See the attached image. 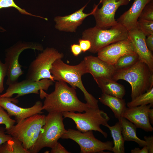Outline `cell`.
<instances>
[{
  "instance_id": "6da1fadb",
  "label": "cell",
  "mask_w": 153,
  "mask_h": 153,
  "mask_svg": "<svg viewBox=\"0 0 153 153\" xmlns=\"http://www.w3.org/2000/svg\"><path fill=\"white\" fill-rule=\"evenodd\" d=\"M75 88L70 87L67 83L57 81L54 91L47 94L43 90H40V98L45 100L42 110L49 112H82L91 107L78 98Z\"/></svg>"
},
{
  "instance_id": "7a4b0ae2",
  "label": "cell",
  "mask_w": 153,
  "mask_h": 153,
  "mask_svg": "<svg viewBox=\"0 0 153 153\" xmlns=\"http://www.w3.org/2000/svg\"><path fill=\"white\" fill-rule=\"evenodd\" d=\"M50 71L54 81H64L76 89L78 88L83 93L87 104L91 107L99 108L98 100L87 92L82 82V76L88 73L84 60L73 65L65 63L62 59H57L53 63Z\"/></svg>"
},
{
  "instance_id": "3957f363",
  "label": "cell",
  "mask_w": 153,
  "mask_h": 153,
  "mask_svg": "<svg viewBox=\"0 0 153 153\" xmlns=\"http://www.w3.org/2000/svg\"><path fill=\"white\" fill-rule=\"evenodd\" d=\"M111 79L116 81L124 80L130 84L131 100L153 87V73L139 60L131 66L115 70Z\"/></svg>"
},
{
  "instance_id": "277c9868",
  "label": "cell",
  "mask_w": 153,
  "mask_h": 153,
  "mask_svg": "<svg viewBox=\"0 0 153 153\" xmlns=\"http://www.w3.org/2000/svg\"><path fill=\"white\" fill-rule=\"evenodd\" d=\"M128 38V30L118 22L108 29H102L95 26L86 29L82 33L81 39L90 41L91 47L88 51L95 54L111 44Z\"/></svg>"
},
{
  "instance_id": "5b68a950",
  "label": "cell",
  "mask_w": 153,
  "mask_h": 153,
  "mask_svg": "<svg viewBox=\"0 0 153 153\" xmlns=\"http://www.w3.org/2000/svg\"><path fill=\"white\" fill-rule=\"evenodd\" d=\"M63 116L62 112H49L46 116L38 137L29 150L30 153H38L44 147L52 148L54 146L66 130Z\"/></svg>"
},
{
  "instance_id": "8992f818",
  "label": "cell",
  "mask_w": 153,
  "mask_h": 153,
  "mask_svg": "<svg viewBox=\"0 0 153 153\" xmlns=\"http://www.w3.org/2000/svg\"><path fill=\"white\" fill-rule=\"evenodd\" d=\"M44 115L36 114L17 122L7 134L20 141L26 150H29L37 139L45 123Z\"/></svg>"
},
{
  "instance_id": "52a82bcc",
  "label": "cell",
  "mask_w": 153,
  "mask_h": 153,
  "mask_svg": "<svg viewBox=\"0 0 153 153\" xmlns=\"http://www.w3.org/2000/svg\"><path fill=\"white\" fill-rule=\"evenodd\" d=\"M83 113L75 112H62L64 118L71 119L75 122L76 128L82 132L89 131H98L106 138L108 135L100 128L101 125L105 126L108 125L110 119L107 113L99 108L90 107Z\"/></svg>"
},
{
  "instance_id": "ba28073f",
  "label": "cell",
  "mask_w": 153,
  "mask_h": 153,
  "mask_svg": "<svg viewBox=\"0 0 153 153\" xmlns=\"http://www.w3.org/2000/svg\"><path fill=\"white\" fill-rule=\"evenodd\" d=\"M63 54L53 48H47L39 54L29 65L26 79L38 81L47 78L55 82L50 70L54 62L57 60L62 59Z\"/></svg>"
},
{
  "instance_id": "9c48e42d",
  "label": "cell",
  "mask_w": 153,
  "mask_h": 153,
  "mask_svg": "<svg viewBox=\"0 0 153 153\" xmlns=\"http://www.w3.org/2000/svg\"><path fill=\"white\" fill-rule=\"evenodd\" d=\"M61 138L70 139L75 141L80 146L81 153H105L104 150H106L112 151V141L103 142L97 139L94 135L93 131L82 132L69 129L66 130Z\"/></svg>"
},
{
  "instance_id": "30bf717a",
  "label": "cell",
  "mask_w": 153,
  "mask_h": 153,
  "mask_svg": "<svg viewBox=\"0 0 153 153\" xmlns=\"http://www.w3.org/2000/svg\"><path fill=\"white\" fill-rule=\"evenodd\" d=\"M29 48L43 50V47L40 45L31 43H19L7 50L5 63L8 68L6 84L8 86L18 82V78L23 74L21 69L22 66L19 62V58L20 54L24 50Z\"/></svg>"
},
{
  "instance_id": "8fae6325",
  "label": "cell",
  "mask_w": 153,
  "mask_h": 153,
  "mask_svg": "<svg viewBox=\"0 0 153 153\" xmlns=\"http://www.w3.org/2000/svg\"><path fill=\"white\" fill-rule=\"evenodd\" d=\"M102 4L98 7L93 15L96 21L95 26L102 29H108L116 25L115 18L117 9L122 6L128 4L131 0H101Z\"/></svg>"
},
{
  "instance_id": "7c38bea8",
  "label": "cell",
  "mask_w": 153,
  "mask_h": 153,
  "mask_svg": "<svg viewBox=\"0 0 153 153\" xmlns=\"http://www.w3.org/2000/svg\"><path fill=\"white\" fill-rule=\"evenodd\" d=\"M51 80L44 78L38 81H33L25 79L20 82H16L9 85L5 93L0 95V97H11L17 94L15 98L30 94H38L41 90L47 91L53 84Z\"/></svg>"
},
{
  "instance_id": "4fadbf2b",
  "label": "cell",
  "mask_w": 153,
  "mask_h": 153,
  "mask_svg": "<svg viewBox=\"0 0 153 153\" xmlns=\"http://www.w3.org/2000/svg\"><path fill=\"white\" fill-rule=\"evenodd\" d=\"M97 53L99 58L112 65H114L120 57L124 55L137 54L128 37L103 48Z\"/></svg>"
},
{
  "instance_id": "5bb4252c",
  "label": "cell",
  "mask_w": 153,
  "mask_h": 153,
  "mask_svg": "<svg viewBox=\"0 0 153 153\" xmlns=\"http://www.w3.org/2000/svg\"><path fill=\"white\" fill-rule=\"evenodd\" d=\"M18 100L14 98L0 97V106L7 111L10 116H14L16 122L36 114H41L43 104L40 101L31 107L23 108L16 105Z\"/></svg>"
},
{
  "instance_id": "9a60e30c",
  "label": "cell",
  "mask_w": 153,
  "mask_h": 153,
  "mask_svg": "<svg viewBox=\"0 0 153 153\" xmlns=\"http://www.w3.org/2000/svg\"><path fill=\"white\" fill-rule=\"evenodd\" d=\"M101 2L100 0L98 4L95 5L93 10L89 13H86L84 12L88 3H87L80 9L71 14L64 16L56 17L54 20L56 23L55 26L56 28L60 31L75 32L77 27L82 24L86 18L94 14Z\"/></svg>"
},
{
  "instance_id": "2e32d148",
  "label": "cell",
  "mask_w": 153,
  "mask_h": 153,
  "mask_svg": "<svg viewBox=\"0 0 153 153\" xmlns=\"http://www.w3.org/2000/svg\"><path fill=\"white\" fill-rule=\"evenodd\" d=\"M153 105L149 104L126 108L122 117L132 122L137 128H141L146 132H152L153 128L149 121L148 112Z\"/></svg>"
},
{
  "instance_id": "e0dca14e",
  "label": "cell",
  "mask_w": 153,
  "mask_h": 153,
  "mask_svg": "<svg viewBox=\"0 0 153 153\" xmlns=\"http://www.w3.org/2000/svg\"><path fill=\"white\" fill-rule=\"evenodd\" d=\"M84 61L88 73L91 74L96 82L102 78H112L115 69L113 65L92 55L85 56Z\"/></svg>"
},
{
  "instance_id": "ac0fdd59",
  "label": "cell",
  "mask_w": 153,
  "mask_h": 153,
  "mask_svg": "<svg viewBox=\"0 0 153 153\" xmlns=\"http://www.w3.org/2000/svg\"><path fill=\"white\" fill-rule=\"evenodd\" d=\"M128 37L134 46L139 60L145 63L153 73V56L146 46V36L137 28L128 31Z\"/></svg>"
},
{
  "instance_id": "d6986e66",
  "label": "cell",
  "mask_w": 153,
  "mask_h": 153,
  "mask_svg": "<svg viewBox=\"0 0 153 153\" xmlns=\"http://www.w3.org/2000/svg\"><path fill=\"white\" fill-rule=\"evenodd\" d=\"M153 0H135L130 8L121 15L117 21L129 30L137 28V23L145 6Z\"/></svg>"
},
{
  "instance_id": "ffe728a7",
  "label": "cell",
  "mask_w": 153,
  "mask_h": 153,
  "mask_svg": "<svg viewBox=\"0 0 153 153\" xmlns=\"http://www.w3.org/2000/svg\"><path fill=\"white\" fill-rule=\"evenodd\" d=\"M102 93L122 99L126 94L124 86L110 78H101L96 81Z\"/></svg>"
},
{
  "instance_id": "44dd1931",
  "label": "cell",
  "mask_w": 153,
  "mask_h": 153,
  "mask_svg": "<svg viewBox=\"0 0 153 153\" xmlns=\"http://www.w3.org/2000/svg\"><path fill=\"white\" fill-rule=\"evenodd\" d=\"M99 101L109 107L114 113L115 117L119 119L126 108L125 100L116 97L102 93L99 98Z\"/></svg>"
},
{
  "instance_id": "7402d4cb",
  "label": "cell",
  "mask_w": 153,
  "mask_h": 153,
  "mask_svg": "<svg viewBox=\"0 0 153 153\" xmlns=\"http://www.w3.org/2000/svg\"><path fill=\"white\" fill-rule=\"evenodd\" d=\"M118 121L121 128V133L124 141H133L137 143L140 147L146 145L145 141L139 138L137 135V128L132 122L126 118L122 117Z\"/></svg>"
},
{
  "instance_id": "603a6c76",
  "label": "cell",
  "mask_w": 153,
  "mask_h": 153,
  "mask_svg": "<svg viewBox=\"0 0 153 153\" xmlns=\"http://www.w3.org/2000/svg\"><path fill=\"white\" fill-rule=\"evenodd\" d=\"M106 127L110 130L113 140L112 152L114 153H124L125 141L122 134L120 122L118 121L113 126H110L108 124Z\"/></svg>"
},
{
  "instance_id": "cb8c5ba5",
  "label": "cell",
  "mask_w": 153,
  "mask_h": 153,
  "mask_svg": "<svg viewBox=\"0 0 153 153\" xmlns=\"http://www.w3.org/2000/svg\"><path fill=\"white\" fill-rule=\"evenodd\" d=\"M0 153H30L23 146L22 143L12 137L0 145Z\"/></svg>"
},
{
  "instance_id": "d4e9b609",
  "label": "cell",
  "mask_w": 153,
  "mask_h": 153,
  "mask_svg": "<svg viewBox=\"0 0 153 153\" xmlns=\"http://www.w3.org/2000/svg\"><path fill=\"white\" fill-rule=\"evenodd\" d=\"M148 104L153 105V87L128 102L127 106L131 108Z\"/></svg>"
},
{
  "instance_id": "484cf974",
  "label": "cell",
  "mask_w": 153,
  "mask_h": 153,
  "mask_svg": "<svg viewBox=\"0 0 153 153\" xmlns=\"http://www.w3.org/2000/svg\"><path fill=\"white\" fill-rule=\"evenodd\" d=\"M139 60L137 54L125 55L120 57L113 65L116 70L122 69L132 65Z\"/></svg>"
},
{
  "instance_id": "4316f807",
  "label": "cell",
  "mask_w": 153,
  "mask_h": 153,
  "mask_svg": "<svg viewBox=\"0 0 153 153\" xmlns=\"http://www.w3.org/2000/svg\"><path fill=\"white\" fill-rule=\"evenodd\" d=\"M137 28L146 36L153 34V21L138 19Z\"/></svg>"
},
{
  "instance_id": "83f0119b",
  "label": "cell",
  "mask_w": 153,
  "mask_h": 153,
  "mask_svg": "<svg viewBox=\"0 0 153 153\" xmlns=\"http://www.w3.org/2000/svg\"><path fill=\"white\" fill-rule=\"evenodd\" d=\"M13 7L18 10L21 14L33 16L43 18L45 20L46 18L38 16L33 15L27 12L24 9H22L17 6L14 2V0H0V9L3 8ZM0 29L3 30L4 29L0 27Z\"/></svg>"
},
{
  "instance_id": "f1b7e54d",
  "label": "cell",
  "mask_w": 153,
  "mask_h": 153,
  "mask_svg": "<svg viewBox=\"0 0 153 153\" xmlns=\"http://www.w3.org/2000/svg\"><path fill=\"white\" fill-rule=\"evenodd\" d=\"M10 117L5 109L0 106V124H3L5 126L6 131L10 129L16 122L15 120Z\"/></svg>"
},
{
  "instance_id": "f546056e",
  "label": "cell",
  "mask_w": 153,
  "mask_h": 153,
  "mask_svg": "<svg viewBox=\"0 0 153 153\" xmlns=\"http://www.w3.org/2000/svg\"><path fill=\"white\" fill-rule=\"evenodd\" d=\"M139 19L153 21V1L148 3L145 6Z\"/></svg>"
},
{
  "instance_id": "4dcf8cb0",
  "label": "cell",
  "mask_w": 153,
  "mask_h": 153,
  "mask_svg": "<svg viewBox=\"0 0 153 153\" xmlns=\"http://www.w3.org/2000/svg\"><path fill=\"white\" fill-rule=\"evenodd\" d=\"M8 68L6 64L3 63L0 59V93L4 90V82L5 78L7 76Z\"/></svg>"
},
{
  "instance_id": "1f68e13d",
  "label": "cell",
  "mask_w": 153,
  "mask_h": 153,
  "mask_svg": "<svg viewBox=\"0 0 153 153\" xmlns=\"http://www.w3.org/2000/svg\"><path fill=\"white\" fill-rule=\"evenodd\" d=\"M51 153H69L61 144L58 142L54 146L51 148Z\"/></svg>"
},
{
  "instance_id": "d6a6232c",
  "label": "cell",
  "mask_w": 153,
  "mask_h": 153,
  "mask_svg": "<svg viewBox=\"0 0 153 153\" xmlns=\"http://www.w3.org/2000/svg\"><path fill=\"white\" fill-rule=\"evenodd\" d=\"M78 43L82 51L84 52L88 51L91 48V42L88 40L80 39L78 40Z\"/></svg>"
},
{
  "instance_id": "836d02e7",
  "label": "cell",
  "mask_w": 153,
  "mask_h": 153,
  "mask_svg": "<svg viewBox=\"0 0 153 153\" xmlns=\"http://www.w3.org/2000/svg\"><path fill=\"white\" fill-rule=\"evenodd\" d=\"M5 130L4 128H0V145L12 138L10 135L6 133Z\"/></svg>"
},
{
  "instance_id": "e575fe53",
  "label": "cell",
  "mask_w": 153,
  "mask_h": 153,
  "mask_svg": "<svg viewBox=\"0 0 153 153\" xmlns=\"http://www.w3.org/2000/svg\"><path fill=\"white\" fill-rule=\"evenodd\" d=\"M144 141L146 143V146L148 150V153H153V136L144 137Z\"/></svg>"
},
{
  "instance_id": "d590c367",
  "label": "cell",
  "mask_w": 153,
  "mask_h": 153,
  "mask_svg": "<svg viewBox=\"0 0 153 153\" xmlns=\"http://www.w3.org/2000/svg\"><path fill=\"white\" fill-rule=\"evenodd\" d=\"M71 48L72 53L75 56H78L82 52L80 45L77 44H72Z\"/></svg>"
},
{
  "instance_id": "8d00e7d4",
  "label": "cell",
  "mask_w": 153,
  "mask_h": 153,
  "mask_svg": "<svg viewBox=\"0 0 153 153\" xmlns=\"http://www.w3.org/2000/svg\"><path fill=\"white\" fill-rule=\"evenodd\" d=\"M147 37L145 39L146 44L149 50L152 52L153 51V34Z\"/></svg>"
},
{
  "instance_id": "74e56055",
  "label": "cell",
  "mask_w": 153,
  "mask_h": 153,
  "mask_svg": "<svg viewBox=\"0 0 153 153\" xmlns=\"http://www.w3.org/2000/svg\"><path fill=\"white\" fill-rule=\"evenodd\" d=\"M131 153H148L146 145L144 146L141 149H140L139 148L135 147L134 149L131 150Z\"/></svg>"
},
{
  "instance_id": "f35d334b",
  "label": "cell",
  "mask_w": 153,
  "mask_h": 153,
  "mask_svg": "<svg viewBox=\"0 0 153 153\" xmlns=\"http://www.w3.org/2000/svg\"><path fill=\"white\" fill-rule=\"evenodd\" d=\"M148 117L149 121L151 124H153V109L150 108L148 112Z\"/></svg>"
},
{
  "instance_id": "ab89813d",
  "label": "cell",
  "mask_w": 153,
  "mask_h": 153,
  "mask_svg": "<svg viewBox=\"0 0 153 153\" xmlns=\"http://www.w3.org/2000/svg\"></svg>"
}]
</instances>
